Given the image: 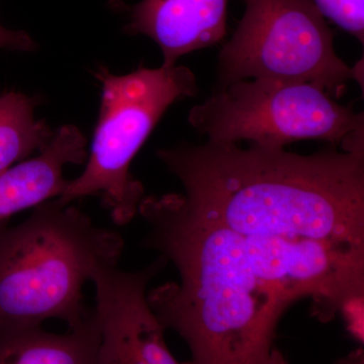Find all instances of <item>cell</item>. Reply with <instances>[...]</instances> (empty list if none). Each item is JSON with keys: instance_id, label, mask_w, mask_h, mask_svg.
Here are the masks:
<instances>
[{"instance_id": "1", "label": "cell", "mask_w": 364, "mask_h": 364, "mask_svg": "<svg viewBox=\"0 0 364 364\" xmlns=\"http://www.w3.org/2000/svg\"><path fill=\"white\" fill-rule=\"evenodd\" d=\"M157 156L210 221L248 237L364 247V149L311 155L252 144L179 145Z\"/></svg>"}, {"instance_id": "2", "label": "cell", "mask_w": 364, "mask_h": 364, "mask_svg": "<svg viewBox=\"0 0 364 364\" xmlns=\"http://www.w3.org/2000/svg\"><path fill=\"white\" fill-rule=\"evenodd\" d=\"M143 241L179 274L147 294L165 330L188 344L191 364H268L291 305L254 272L245 241L193 210L181 193L144 196Z\"/></svg>"}, {"instance_id": "3", "label": "cell", "mask_w": 364, "mask_h": 364, "mask_svg": "<svg viewBox=\"0 0 364 364\" xmlns=\"http://www.w3.org/2000/svg\"><path fill=\"white\" fill-rule=\"evenodd\" d=\"M121 235L58 198L33 208L20 225L0 224V333L57 318L78 327L90 317L83 287L117 265Z\"/></svg>"}, {"instance_id": "4", "label": "cell", "mask_w": 364, "mask_h": 364, "mask_svg": "<svg viewBox=\"0 0 364 364\" xmlns=\"http://www.w3.org/2000/svg\"><path fill=\"white\" fill-rule=\"evenodd\" d=\"M97 128L85 168L69 181L59 202L63 205L87 196L100 198L117 226L138 214L144 186L131 173L134 158L170 105L195 97L198 85L186 66L140 68L124 75L100 66Z\"/></svg>"}, {"instance_id": "5", "label": "cell", "mask_w": 364, "mask_h": 364, "mask_svg": "<svg viewBox=\"0 0 364 364\" xmlns=\"http://www.w3.org/2000/svg\"><path fill=\"white\" fill-rule=\"evenodd\" d=\"M189 124L212 142L251 141L284 148L301 140L325 141L343 151L364 149V114L335 102L312 83L239 80L220 85L196 105Z\"/></svg>"}, {"instance_id": "6", "label": "cell", "mask_w": 364, "mask_h": 364, "mask_svg": "<svg viewBox=\"0 0 364 364\" xmlns=\"http://www.w3.org/2000/svg\"><path fill=\"white\" fill-rule=\"evenodd\" d=\"M233 37L219 54V83L248 78L312 83L332 98L347 83L363 87V62L351 68L334 49V33L312 0H245Z\"/></svg>"}, {"instance_id": "7", "label": "cell", "mask_w": 364, "mask_h": 364, "mask_svg": "<svg viewBox=\"0 0 364 364\" xmlns=\"http://www.w3.org/2000/svg\"><path fill=\"white\" fill-rule=\"evenodd\" d=\"M255 274L293 305L313 299V315L337 314L354 339L364 340V247L312 238H244Z\"/></svg>"}, {"instance_id": "8", "label": "cell", "mask_w": 364, "mask_h": 364, "mask_svg": "<svg viewBox=\"0 0 364 364\" xmlns=\"http://www.w3.org/2000/svg\"><path fill=\"white\" fill-rule=\"evenodd\" d=\"M166 264L160 256L136 272L111 265L95 273L91 282L100 334L98 364H191L179 363L170 352L165 329L148 303V286Z\"/></svg>"}, {"instance_id": "9", "label": "cell", "mask_w": 364, "mask_h": 364, "mask_svg": "<svg viewBox=\"0 0 364 364\" xmlns=\"http://www.w3.org/2000/svg\"><path fill=\"white\" fill-rule=\"evenodd\" d=\"M229 0H142L129 6L111 0L109 6L127 16L124 32L143 35L161 50L163 66L196 50L221 42L227 33Z\"/></svg>"}, {"instance_id": "10", "label": "cell", "mask_w": 364, "mask_h": 364, "mask_svg": "<svg viewBox=\"0 0 364 364\" xmlns=\"http://www.w3.org/2000/svg\"><path fill=\"white\" fill-rule=\"evenodd\" d=\"M87 140L73 124L54 132L47 146L0 173V224L13 215L58 198L69 181L64 177L68 165L87 160Z\"/></svg>"}, {"instance_id": "11", "label": "cell", "mask_w": 364, "mask_h": 364, "mask_svg": "<svg viewBox=\"0 0 364 364\" xmlns=\"http://www.w3.org/2000/svg\"><path fill=\"white\" fill-rule=\"evenodd\" d=\"M100 334L95 312L64 334L41 327L0 333V364H98Z\"/></svg>"}, {"instance_id": "12", "label": "cell", "mask_w": 364, "mask_h": 364, "mask_svg": "<svg viewBox=\"0 0 364 364\" xmlns=\"http://www.w3.org/2000/svg\"><path fill=\"white\" fill-rule=\"evenodd\" d=\"M37 100L21 92L0 95V173L44 149L54 132L36 117Z\"/></svg>"}, {"instance_id": "13", "label": "cell", "mask_w": 364, "mask_h": 364, "mask_svg": "<svg viewBox=\"0 0 364 364\" xmlns=\"http://www.w3.org/2000/svg\"><path fill=\"white\" fill-rule=\"evenodd\" d=\"M320 14L364 42V0H312Z\"/></svg>"}, {"instance_id": "14", "label": "cell", "mask_w": 364, "mask_h": 364, "mask_svg": "<svg viewBox=\"0 0 364 364\" xmlns=\"http://www.w3.org/2000/svg\"><path fill=\"white\" fill-rule=\"evenodd\" d=\"M36 49L32 38L23 31L9 30L0 23V50L30 52Z\"/></svg>"}, {"instance_id": "15", "label": "cell", "mask_w": 364, "mask_h": 364, "mask_svg": "<svg viewBox=\"0 0 364 364\" xmlns=\"http://www.w3.org/2000/svg\"><path fill=\"white\" fill-rule=\"evenodd\" d=\"M335 364H364V351L363 348L356 349L350 353L339 358Z\"/></svg>"}, {"instance_id": "16", "label": "cell", "mask_w": 364, "mask_h": 364, "mask_svg": "<svg viewBox=\"0 0 364 364\" xmlns=\"http://www.w3.org/2000/svg\"><path fill=\"white\" fill-rule=\"evenodd\" d=\"M268 364H289L287 363V358H284V354L282 353L279 350L274 348L272 354V358L269 359V363Z\"/></svg>"}]
</instances>
